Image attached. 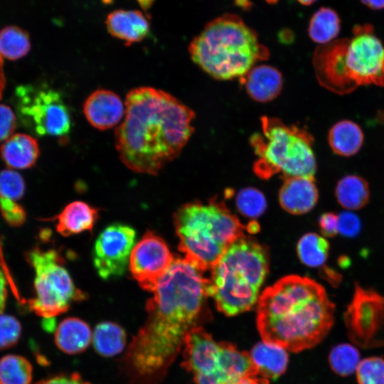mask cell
I'll use <instances>...</instances> for the list:
<instances>
[{
    "instance_id": "cell-34",
    "label": "cell",
    "mask_w": 384,
    "mask_h": 384,
    "mask_svg": "<svg viewBox=\"0 0 384 384\" xmlns=\"http://www.w3.org/2000/svg\"><path fill=\"white\" fill-rule=\"evenodd\" d=\"M21 325L14 316L0 314V350L16 345L21 334Z\"/></svg>"
},
{
    "instance_id": "cell-22",
    "label": "cell",
    "mask_w": 384,
    "mask_h": 384,
    "mask_svg": "<svg viewBox=\"0 0 384 384\" xmlns=\"http://www.w3.org/2000/svg\"><path fill=\"white\" fill-rule=\"evenodd\" d=\"M1 153L10 167L27 169L32 166L39 155V147L33 137L17 134L11 136L1 146Z\"/></svg>"
},
{
    "instance_id": "cell-24",
    "label": "cell",
    "mask_w": 384,
    "mask_h": 384,
    "mask_svg": "<svg viewBox=\"0 0 384 384\" xmlns=\"http://www.w3.org/2000/svg\"><path fill=\"white\" fill-rule=\"evenodd\" d=\"M335 196L338 204L343 208L348 210H359L369 201V186L359 176L346 175L338 181Z\"/></svg>"
},
{
    "instance_id": "cell-46",
    "label": "cell",
    "mask_w": 384,
    "mask_h": 384,
    "mask_svg": "<svg viewBox=\"0 0 384 384\" xmlns=\"http://www.w3.org/2000/svg\"><path fill=\"white\" fill-rule=\"evenodd\" d=\"M299 4L304 5V6H309L314 4L317 0H296Z\"/></svg>"
},
{
    "instance_id": "cell-42",
    "label": "cell",
    "mask_w": 384,
    "mask_h": 384,
    "mask_svg": "<svg viewBox=\"0 0 384 384\" xmlns=\"http://www.w3.org/2000/svg\"><path fill=\"white\" fill-rule=\"evenodd\" d=\"M363 4L373 10L384 9V0H360Z\"/></svg>"
},
{
    "instance_id": "cell-26",
    "label": "cell",
    "mask_w": 384,
    "mask_h": 384,
    "mask_svg": "<svg viewBox=\"0 0 384 384\" xmlns=\"http://www.w3.org/2000/svg\"><path fill=\"white\" fill-rule=\"evenodd\" d=\"M341 20L338 14L329 7H321L311 16L308 33L315 43L321 45L332 41L339 33Z\"/></svg>"
},
{
    "instance_id": "cell-33",
    "label": "cell",
    "mask_w": 384,
    "mask_h": 384,
    "mask_svg": "<svg viewBox=\"0 0 384 384\" xmlns=\"http://www.w3.org/2000/svg\"><path fill=\"white\" fill-rule=\"evenodd\" d=\"M25 191L24 181L17 172L4 170L0 173V198L16 201Z\"/></svg>"
},
{
    "instance_id": "cell-4",
    "label": "cell",
    "mask_w": 384,
    "mask_h": 384,
    "mask_svg": "<svg viewBox=\"0 0 384 384\" xmlns=\"http://www.w3.org/2000/svg\"><path fill=\"white\" fill-rule=\"evenodd\" d=\"M188 51L195 64L219 80L240 79L270 56L257 32L233 14L208 22L191 41Z\"/></svg>"
},
{
    "instance_id": "cell-16",
    "label": "cell",
    "mask_w": 384,
    "mask_h": 384,
    "mask_svg": "<svg viewBox=\"0 0 384 384\" xmlns=\"http://www.w3.org/2000/svg\"><path fill=\"white\" fill-rule=\"evenodd\" d=\"M105 25L112 36L128 46L143 41L151 28L150 17L139 10H114L107 16Z\"/></svg>"
},
{
    "instance_id": "cell-9",
    "label": "cell",
    "mask_w": 384,
    "mask_h": 384,
    "mask_svg": "<svg viewBox=\"0 0 384 384\" xmlns=\"http://www.w3.org/2000/svg\"><path fill=\"white\" fill-rule=\"evenodd\" d=\"M182 349V366L193 375L196 384H233L258 375L250 353L215 341L202 326L187 334Z\"/></svg>"
},
{
    "instance_id": "cell-25",
    "label": "cell",
    "mask_w": 384,
    "mask_h": 384,
    "mask_svg": "<svg viewBox=\"0 0 384 384\" xmlns=\"http://www.w3.org/2000/svg\"><path fill=\"white\" fill-rule=\"evenodd\" d=\"M126 340L124 330L119 324L112 321L98 324L92 336L95 351L105 357L120 353L125 347Z\"/></svg>"
},
{
    "instance_id": "cell-27",
    "label": "cell",
    "mask_w": 384,
    "mask_h": 384,
    "mask_svg": "<svg viewBox=\"0 0 384 384\" xmlns=\"http://www.w3.org/2000/svg\"><path fill=\"white\" fill-rule=\"evenodd\" d=\"M297 254L301 262L311 267L322 266L328 258L329 243L316 233L303 235L297 243Z\"/></svg>"
},
{
    "instance_id": "cell-37",
    "label": "cell",
    "mask_w": 384,
    "mask_h": 384,
    "mask_svg": "<svg viewBox=\"0 0 384 384\" xmlns=\"http://www.w3.org/2000/svg\"><path fill=\"white\" fill-rule=\"evenodd\" d=\"M15 125L16 117L12 110L6 105H0V141L13 133Z\"/></svg>"
},
{
    "instance_id": "cell-40",
    "label": "cell",
    "mask_w": 384,
    "mask_h": 384,
    "mask_svg": "<svg viewBox=\"0 0 384 384\" xmlns=\"http://www.w3.org/2000/svg\"><path fill=\"white\" fill-rule=\"evenodd\" d=\"M7 295L6 277L0 269V314L2 313L6 303Z\"/></svg>"
},
{
    "instance_id": "cell-10",
    "label": "cell",
    "mask_w": 384,
    "mask_h": 384,
    "mask_svg": "<svg viewBox=\"0 0 384 384\" xmlns=\"http://www.w3.org/2000/svg\"><path fill=\"white\" fill-rule=\"evenodd\" d=\"M27 260L35 271L36 292L28 306L36 314L44 319H54L67 311L73 302L85 299L55 250L35 247L27 254Z\"/></svg>"
},
{
    "instance_id": "cell-2",
    "label": "cell",
    "mask_w": 384,
    "mask_h": 384,
    "mask_svg": "<svg viewBox=\"0 0 384 384\" xmlns=\"http://www.w3.org/2000/svg\"><path fill=\"white\" fill-rule=\"evenodd\" d=\"M124 105L122 122L115 131L119 159L134 172L156 175L191 138L194 112L169 92L151 87L131 90Z\"/></svg>"
},
{
    "instance_id": "cell-28",
    "label": "cell",
    "mask_w": 384,
    "mask_h": 384,
    "mask_svg": "<svg viewBox=\"0 0 384 384\" xmlns=\"http://www.w3.org/2000/svg\"><path fill=\"white\" fill-rule=\"evenodd\" d=\"M33 367L19 355L9 354L0 359V384H31Z\"/></svg>"
},
{
    "instance_id": "cell-29",
    "label": "cell",
    "mask_w": 384,
    "mask_h": 384,
    "mask_svg": "<svg viewBox=\"0 0 384 384\" xmlns=\"http://www.w3.org/2000/svg\"><path fill=\"white\" fill-rule=\"evenodd\" d=\"M31 49L28 33L16 26H6L0 30V55L10 60L26 55Z\"/></svg>"
},
{
    "instance_id": "cell-44",
    "label": "cell",
    "mask_w": 384,
    "mask_h": 384,
    "mask_svg": "<svg viewBox=\"0 0 384 384\" xmlns=\"http://www.w3.org/2000/svg\"><path fill=\"white\" fill-rule=\"evenodd\" d=\"M4 84H5V79H4V71H3V63H2L1 56L0 55V98H1L4 87Z\"/></svg>"
},
{
    "instance_id": "cell-31",
    "label": "cell",
    "mask_w": 384,
    "mask_h": 384,
    "mask_svg": "<svg viewBox=\"0 0 384 384\" xmlns=\"http://www.w3.org/2000/svg\"><path fill=\"white\" fill-rule=\"evenodd\" d=\"M235 202L238 210L249 218H257L261 215L267 208V201L263 193L252 187L240 191Z\"/></svg>"
},
{
    "instance_id": "cell-13",
    "label": "cell",
    "mask_w": 384,
    "mask_h": 384,
    "mask_svg": "<svg viewBox=\"0 0 384 384\" xmlns=\"http://www.w3.org/2000/svg\"><path fill=\"white\" fill-rule=\"evenodd\" d=\"M135 239L134 229L121 223L112 224L101 232L93 250L94 267L101 278L109 279L124 274Z\"/></svg>"
},
{
    "instance_id": "cell-38",
    "label": "cell",
    "mask_w": 384,
    "mask_h": 384,
    "mask_svg": "<svg viewBox=\"0 0 384 384\" xmlns=\"http://www.w3.org/2000/svg\"><path fill=\"white\" fill-rule=\"evenodd\" d=\"M319 225L325 237L333 238L338 233V217L334 213H323L319 218Z\"/></svg>"
},
{
    "instance_id": "cell-5",
    "label": "cell",
    "mask_w": 384,
    "mask_h": 384,
    "mask_svg": "<svg viewBox=\"0 0 384 384\" xmlns=\"http://www.w3.org/2000/svg\"><path fill=\"white\" fill-rule=\"evenodd\" d=\"M352 39L341 38L318 47L313 66L319 84L345 95L358 87H384V46L371 26H356Z\"/></svg>"
},
{
    "instance_id": "cell-21",
    "label": "cell",
    "mask_w": 384,
    "mask_h": 384,
    "mask_svg": "<svg viewBox=\"0 0 384 384\" xmlns=\"http://www.w3.org/2000/svg\"><path fill=\"white\" fill-rule=\"evenodd\" d=\"M92 339L89 325L76 317L63 319L55 331V343L67 354L82 353L90 346Z\"/></svg>"
},
{
    "instance_id": "cell-19",
    "label": "cell",
    "mask_w": 384,
    "mask_h": 384,
    "mask_svg": "<svg viewBox=\"0 0 384 384\" xmlns=\"http://www.w3.org/2000/svg\"><path fill=\"white\" fill-rule=\"evenodd\" d=\"M99 218V210L83 201H73L55 217L57 231L63 236L92 230Z\"/></svg>"
},
{
    "instance_id": "cell-30",
    "label": "cell",
    "mask_w": 384,
    "mask_h": 384,
    "mask_svg": "<svg viewBox=\"0 0 384 384\" xmlns=\"http://www.w3.org/2000/svg\"><path fill=\"white\" fill-rule=\"evenodd\" d=\"M360 361L358 349L348 343L335 346L329 356V363L333 371L343 377L354 373Z\"/></svg>"
},
{
    "instance_id": "cell-41",
    "label": "cell",
    "mask_w": 384,
    "mask_h": 384,
    "mask_svg": "<svg viewBox=\"0 0 384 384\" xmlns=\"http://www.w3.org/2000/svg\"><path fill=\"white\" fill-rule=\"evenodd\" d=\"M268 380L256 376H247L242 378L241 380L237 381L233 384H268Z\"/></svg>"
},
{
    "instance_id": "cell-7",
    "label": "cell",
    "mask_w": 384,
    "mask_h": 384,
    "mask_svg": "<svg viewBox=\"0 0 384 384\" xmlns=\"http://www.w3.org/2000/svg\"><path fill=\"white\" fill-rule=\"evenodd\" d=\"M178 249L199 269H211L225 251L244 237L245 227L222 203L191 202L174 215Z\"/></svg>"
},
{
    "instance_id": "cell-3",
    "label": "cell",
    "mask_w": 384,
    "mask_h": 384,
    "mask_svg": "<svg viewBox=\"0 0 384 384\" xmlns=\"http://www.w3.org/2000/svg\"><path fill=\"white\" fill-rule=\"evenodd\" d=\"M335 306L324 287L304 276H285L257 302V326L263 341L299 352L320 343L334 322Z\"/></svg>"
},
{
    "instance_id": "cell-36",
    "label": "cell",
    "mask_w": 384,
    "mask_h": 384,
    "mask_svg": "<svg viewBox=\"0 0 384 384\" xmlns=\"http://www.w3.org/2000/svg\"><path fill=\"white\" fill-rule=\"evenodd\" d=\"M0 208L3 217L10 225H20L26 218L23 209L14 201L0 198Z\"/></svg>"
},
{
    "instance_id": "cell-20",
    "label": "cell",
    "mask_w": 384,
    "mask_h": 384,
    "mask_svg": "<svg viewBox=\"0 0 384 384\" xmlns=\"http://www.w3.org/2000/svg\"><path fill=\"white\" fill-rule=\"evenodd\" d=\"M250 356L258 375L266 379H276L286 370L288 354L283 347L262 341L255 344Z\"/></svg>"
},
{
    "instance_id": "cell-8",
    "label": "cell",
    "mask_w": 384,
    "mask_h": 384,
    "mask_svg": "<svg viewBox=\"0 0 384 384\" xmlns=\"http://www.w3.org/2000/svg\"><path fill=\"white\" fill-rule=\"evenodd\" d=\"M261 125L262 132L250 138L257 156L253 164L256 175L263 179L277 174L285 178H314V138L307 130L267 116L261 117Z\"/></svg>"
},
{
    "instance_id": "cell-35",
    "label": "cell",
    "mask_w": 384,
    "mask_h": 384,
    "mask_svg": "<svg viewBox=\"0 0 384 384\" xmlns=\"http://www.w3.org/2000/svg\"><path fill=\"white\" fill-rule=\"evenodd\" d=\"M338 217V233L344 237L354 238L361 230V222L358 216L348 211L341 212Z\"/></svg>"
},
{
    "instance_id": "cell-32",
    "label": "cell",
    "mask_w": 384,
    "mask_h": 384,
    "mask_svg": "<svg viewBox=\"0 0 384 384\" xmlns=\"http://www.w3.org/2000/svg\"><path fill=\"white\" fill-rule=\"evenodd\" d=\"M356 373L358 384H384V359L376 356L364 358Z\"/></svg>"
},
{
    "instance_id": "cell-14",
    "label": "cell",
    "mask_w": 384,
    "mask_h": 384,
    "mask_svg": "<svg viewBox=\"0 0 384 384\" xmlns=\"http://www.w3.org/2000/svg\"><path fill=\"white\" fill-rule=\"evenodd\" d=\"M174 260L165 241L149 230L132 251L130 272L142 289L153 292Z\"/></svg>"
},
{
    "instance_id": "cell-11",
    "label": "cell",
    "mask_w": 384,
    "mask_h": 384,
    "mask_svg": "<svg viewBox=\"0 0 384 384\" xmlns=\"http://www.w3.org/2000/svg\"><path fill=\"white\" fill-rule=\"evenodd\" d=\"M21 122L38 136L64 137L73 125L70 109L62 94L47 85H21L16 90Z\"/></svg>"
},
{
    "instance_id": "cell-18",
    "label": "cell",
    "mask_w": 384,
    "mask_h": 384,
    "mask_svg": "<svg viewBox=\"0 0 384 384\" xmlns=\"http://www.w3.org/2000/svg\"><path fill=\"white\" fill-rule=\"evenodd\" d=\"M240 80L248 95L260 102H267L276 98L283 86L281 73L268 65H256Z\"/></svg>"
},
{
    "instance_id": "cell-23",
    "label": "cell",
    "mask_w": 384,
    "mask_h": 384,
    "mask_svg": "<svg viewBox=\"0 0 384 384\" xmlns=\"http://www.w3.org/2000/svg\"><path fill=\"white\" fill-rule=\"evenodd\" d=\"M364 140L361 127L351 120H341L329 130L328 141L332 151L342 156H351L361 149Z\"/></svg>"
},
{
    "instance_id": "cell-1",
    "label": "cell",
    "mask_w": 384,
    "mask_h": 384,
    "mask_svg": "<svg viewBox=\"0 0 384 384\" xmlns=\"http://www.w3.org/2000/svg\"><path fill=\"white\" fill-rule=\"evenodd\" d=\"M185 257L174 258L146 304L144 324L122 359L129 384H160L187 334L206 316L208 279Z\"/></svg>"
},
{
    "instance_id": "cell-43",
    "label": "cell",
    "mask_w": 384,
    "mask_h": 384,
    "mask_svg": "<svg viewBox=\"0 0 384 384\" xmlns=\"http://www.w3.org/2000/svg\"><path fill=\"white\" fill-rule=\"evenodd\" d=\"M235 4L245 10L250 9L252 6V3L250 0H234Z\"/></svg>"
},
{
    "instance_id": "cell-17",
    "label": "cell",
    "mask_w": 384,
    "mask_h": 384,
    "mask_svg": "<svg viewBox=\"0 0 384 384\" xmlns=\"http://www.w3.org/2000/svg\"><path fill=\"white\" fill-rule=\"evenodd\" d=\"M318 198L314 178H286L279 193L281 206L292 214L308 213L315 206Z\"/></svg>"
},
{
    "instance_id": "cell-39",
    "label": "cell",
    "mask_w": 384,
    "mask_h": 384,
    "mask_svg": "<svg viewBox=\"0 0 384 384\" xmlns=\"http://www.w3.org/2000/svg\"><path fill=\"white\" fill-rule=\"evenodd\" d=\"M36 384H90L84 380L78 373L62 374L42 380Z\"/></svg>"
},
{
    "instance_id": "cell-12",
    "label": "cell",
    "mask_w": 384,
    "mask_h": 384,
    "mask_svg": "<svg viewBox=\"0 0 384 384\" xmlns=\"http://www.w3.org/2000/svg\"><path fill=\"white\" fill-rule=\"evenodd\" d=\"M350 340L370 348L384 346V297L355 284L352 299L344 313Z\"/></svg>"
},
{
    "instance_id": "cell-45",
    "label": "cell",
    "mask_w": 384,
    "mask_h": 384,
    "mask_svg": "<svg viewBox=\"0 0 384 384\" xmlns=\"http://www.w3.org/2000/svg\"><path fill=\"white\" fill-rule=\"evenodd\" d=\"M156 0H137V3L142 9L147 10L150 9Z\"/></svg>"
},
{
    "instance_id": "cell-6",
    "label": "cell",
    "mask_w": 384,
    "mask_h": 384,
    "mask_svg": "<svg viewBox=\"0 0 384 384\" xmlns=\"http://www.w3.org/2000/svg\"><path fill=\"white\" fill-rule=\"evenodd\" d=\"M265 248L245 236L235 241L213 266L207 291L227 316L250 310L257 302L268 272Z\"/></svg>"
},
{
    "instance_id": "cell-47",
    "label": "cell",
    "mask_w": 384,
    "mask_h": 384,
    "mask_svg": "<svg viewBox=\"0 0 384 384\" xmlns=\"http://www.w3.org/2000/svg\"><path fill=\"white\" fill-rule=\"evenodd\" d=\"M267 1L270 4L276 3L277 0H267Z\"/></svg>"
},
{
    "instance_id": "cell-15",
    "label": "cell",
    "mask_w": 384,
    "mask_h": 384,
    "mask_svg": "<svg viewBox=\"0 0 384 384\" xmlns=\"http://www.w3.org/2000/svg\"><path fill=\"white\" fill-rule=\"evenodd\" d=\"M83 113L93 127L107 130L116 126L124 118L125 105L115 92L98 89L85 100Z\"/></svg>"
}]
</instances>
